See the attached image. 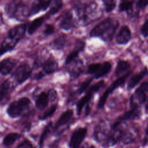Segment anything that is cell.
<instances>
[{
	"label": "cell",
	"mask_w": 148,
	"mask_h": 148,
	"mask_svg": "<svg viewBox=\"0 0 148 148\" xmlns=\"http://www.w3.org/2000/svg\"><path fill=\"white\" fill-rule=\"evenodd\" d=\"M60 27L64 30H69L74 27L73 16L70 11H66L64 13L60 21Z\"/></svg>",
	"instance_id": "10"
},
{
	"label": "cell",
	"mask_w": 148,
	"mask_h": 148,
	"mask_svg": "<svg viewBox=\"0 0 148 148\" xmlns=\"http://www.w3.org/2000/svg\"><path fill=\"white\" fill-rule=\"evenodd\" d=\"M146 134L147 135H148V124H147V127L146 128Z\"/></svg>",
	"instance_id": "42"
},
{
	"label": "cell",
	"mask_w": 148,
	"mask_h": 148,
	"mask_svg": "<svg viewBox=\"0 0 148 148\" xmlns=\"http://www.w3.org/2000/svg\"><path fill=\"white\" fill-rule=\"evenodd\" d=\"M31 101L27 97H23L12 102L8 107L6 112L12 118H17L21 115L23 112L28 108Z\"/></svg>",
	"instance_id": "3"
},
{
	"label": "cell",
	"mask_w": 148,
	"mask_h": 148,
	"mask_svg": "<svg viewBox=\"0 0 148 148\" xmlns=\"http://www.w3.org/2000/svg\"><path fill=\"white\" fill-rule=\"evenodd\" d=\"M147 73L148 70L147 68H145L142 71L132 76L128 82L127 89L131 90L147 74Z\"/></svg>",
	"instance_id": "12"
},
{
	"label": "cell",
	"mask_w": 148,
	"mask_h": 148,
	"mask_svg": "<svg viewBox=\"0 0 148 148\" xmlns=\"http://www.w3.org/2000/svg\"><path fill=\"white\" fill-rule=\"evenodd\" d=\"M131 73V71H130V72H127L124 75H123L121 77L116 79L114 82H113L110 85V86H109L108 87V88L104 91V92L101 96L100 99H99V102H98V108L101 109L104 106L108 96L116 88H117V87H120V86H121L122 84H123L125 82L126 79L129 77V76L130 75Z\"/></svg>",
	"instance_id": "4"
},
{
	"label": "cell",
	"mask_w": 148,
	"mask_h": 148,
	"mask_svg": "<svg viewBox=\"0 0 148 148\" xmlns=\"http://www.w3.org/2000/svg\"><path fill=\"white\" fill-rule=\"evenodd\" d=\"M49 101V94L46 92H41L39 95L35 102L36 108H38L39 110L43 109L48 105Z\"/></svg>",
	"instance_id": "15"
},
{
	"label": "cell",
	"mask_w": 148,
	"mask_h": 148,
	"mask_svg": "<svg viewBox=\"0 0 148 148\" xmlns=\"http://www.w3.org/2000/svg\"><path fill=\"white\" fill-rule=\"evenodd\" d=\"M139 116H140V110L139 109V108H136V107L131 108V109L130 110L124 113L123 115L120 116L117 119V120L112 125V128L113 130H116L122 121L135 119L138 118Z\"/></svg>",
	"instance_id": "7"
},
{
	"label": "cell",
	"mask_w": 148,
	"mask_h": 148,
	"mask_svg": "<svg viewBox=\"0 0 148 148\" xmlns=\"http://www.w3.org/2000/svg\"><path fill=\"white\" fill-rule=\"evenodd\" d=\"M57 108V105H52L46 112H45L42 115L40 116L39 117V119L41 120H46V119H48L49 117H51L54 113Z\"/></svg>",
	"instance_id": "26"
},
{
	"label": "cell",
	"mask_w": 148,
	"mask_h": 148,
	"mask_svg": "<svg viewBox=\"0 0 148 148\" xmlns=\"http://www.w3.org/2000/svg\"><path fill=\"white\" fill-rule=\"evenodd\" d=\"M131 34L128 27L124 25L122 27L117 35L116 40L119 45H124L127 43L131 39Z\"/></svg>",
	"instance_id": "9"
},
{
	"label": "cell",
	"mask_w": 148,
	"mask_h": 148,
	"mask_svg": "<svg viewBox=\"0 0 148 148\" xmlns=\"http://www.w3.org/2000/svg\"><path fill=\"white\" fill-rule=\"evenodd\" d=\"M112 65L109 62H105L102 64L101 65L98 71L95 74L94 77L95 79L100 78L106 74H108L111 70Z\"/></svg>",
	"instance_id": "18"
},
{
	"label": "cell",
	"mask_w": 148,
	"mask_h": 148,
	"mask_svg": "<svg viewBox=\"0 0 148 148\" xmlns=\"http://www.w3.org/2000/svg\"><path fill=\"white\" fill-rule=\"evenodd\" d=\"M45 20L44 17H40L34 20L28 25L27 28V32L28 34L32 35L33 34L37 29H38L40 25L43 24Z\"/></svg>",
	"instance_id": "16"
},
{
	"label": "cell",
	"mask_w": 148,
	"mask_h": 148,
	"mask_svg": "<svg viewBox=\"0 0 148 148\" xmlns=\"http://www.w3.org/2000/svg\"><path fill=\"white\" fill-rule=\"evenodd\" d=\"M54 31V28L53 25L51 24H47L43 31V34H45L46 35H50L53 34Z\"/></svg>",
	"instance_id": "35"
},
{
	"label": "cell",
	"mask_w": 148,
	"mask_h": 148,
	"mask_svg": "<svg viewBox=\"0 0 148 148\" xmlns=\"http://www.w3.org/2000/svg\"><path fill=\"white\" fill-rule=\"evenodd\" d=\"M130 68V64L126 61L120 60L118 62L115 69V75L119 76Z\"/></svg>",
	"instance_id": "20"
},
{
	"label": "cell",
	"mask_w": 148,
	"mask_h": 148,
	"mask_svg": "<svg viewBox=\"0 0 148 148\" xmlns=\"http://www.w3.org/2000/svg\"><path fill=\"white\" fill-rule=\"evenodd\" d=\"M145 109L147 111H148V99H147V103L146 104V106H145Z\"/></svg>",
	"instance_id": "41"
},
{
	"label": "cell",
	"mask_w": 148,
	"mask_h": 148,
	"mask_svg": "<svg viewBox=\"0 0 148 148\" xmlns=\"http://www.w3.org/2000/svg\"><path fill=\"white\" fill-rule=\"evenodd\" d=\"M66 42V38L65 36H60L56 39H55L51 43V46L53 49L55 50H61L62 49Z\"/></svg>",
	"instance_id": "19"
},
{
	"label": "cell",
	"mask_w": 148,
	"mask_h": 148,
	"mask_svg": "<svg viewBox=\"0 0 148 148\" xmlns=\"http://www.w3.org/2000/svg\"><path fill=\"white\" fill-rule=\"evenodd\" d=\"M101 64L95 63L90 65L87 69V73L88 74H95L98 71Z\"/></svg>",
	"instance_id": "31"
},
{
	"label": "cell",
	"mask_w": 148,
	"mask_h": 148,
	"mask_svg": "<svg viewBox=\"0 0 148 148\" xmlns=\"http://www.w3.org/2000/svg\"><path fill=\"white\" fill-rule=\"evenodd\" d=\"M80 51V50H79V49H76V50H73V51H72L71 53H70L66 58L65 64H68L71 63V62H72L76 58H77L78 57V55H79V53Z\"/></svg>",
	"instance_id": "29"
},
{
	"label": "cell",
	"mask_w": 148,
	"mask_h": 148,
	"mask_svg": "<svg viewBox=\"0 0 148 148\" xmlns=\"http://www.w3.org/2000/svg\"><path fill=\"white\" fill-rule=\"evenodd\" d=\"M73 114V112L72 110L68 109L64 112L57 120V122L55 124V129H57L62 125L66 124L71 119Z\"/></svg>",
	"instance_id": "14"
},
{
	"label": "cell",
	"mask_w": 148,
	"mask_h": 148,
	"mask_svg": "<svg viewBox=\"0 0 148 148\" xmlns=\"http://www.w3.org/2000/svg\"><path fill=\"white\" fill-rule=\"evenodd\" d=\"M92 78H88L87 80H86L84 82H83L80 85V86L78 88V93L79 94L83 93L86 90V88L88 87V86L90 85V84L92 82Z\"/></svg>",
	"instance_id": "30"
},
{
	"label": "cell",
	"mask_w": 148,
	"mask_h": 148,
	"mask_svg": "<svg viewBox=\"0 0 148 148\" xmlns=\"http://www.w3.org/2000/svg\"><path fill=\"white\" fill-rule=\"evenodd\" d=\"M17 60L11 58H7L0 61V74L7 75L9 74L17 64Z\"/></svg>",
	"instance_id": "8"
},
{
	"label": "cell",
	"mask_w": 148,
	"mask_h": 148,
	"mask_svg": "<svg viewBox=\"0 0 148 148\" xmlns=\"http://www.w3.org/2000/svg\"><path fill=\"white\" fill-rule=\"evenodd\" d=\"M140 33L142 35L146 38L148 36V19L144 23L140 29Z\"/></svg>",
	"instance_id": "34"
},
{
	"label": "cell",
	"mask_w": 148,
	"mask_h": 148,
	"mask_svg": "<svg viewBox=\"0 0 148 148\" xmlns=\"http://www.w3.org/2000/svg\"><path fill=\"white\" fill-rule=\"evenodd\" d=\"M93 94H92V92L87 91V94L78 101L76 105V112L78 115L80 114L82 110L84 105L92 98Z\"/></svg>",
	"instance_id": "17"
},
{
	"label": "cell",
	"mask_w": 148,
	"mask_h": 148,
	"mask_svg": "<svg viewBox=\"0 0 148 148\" xmlns=\"http://www.w3.org/2000/svg\"><path fill=\"white\" fill-rule=\"evenodd\" d=\"M105 5V9L107 12L112 11L116 7V2L113 1H103Z\"/></svg>",
	"instance_id": "32"
},
{
	"label": "cell",
	"mask_w": 148,
	"mask_h": 148,
	"mask_svg": "<svg viewBox=\"0 0 148 148\" xmlns=\"http://www.w3.org/2000/svg\"><path fill=\"white\" fill-rule=\"evenodd\" d=\"M104 81L103 80H101L99 82H98V83H97L96 84L92 85L91 87H90V89L88 90V91L92 92V94L95 93L96 92H97L101 87H102V86L104 84Z\"/></svg>",
	"instance_id": "33"
},
{
	"label": "cell",
	"mask_w": 148,
	"mask_h": 148,
	"mask_svg": "<svg viewBox=\"0 0 148 148\" xmlns=\"http://www.w3.org/2000/svg\"><path fill=\"white\" fill-rule=\"evenodd\" d=\"M86 128H79L76 129L71 135L69 142V148H78L84 139L87 134Z\"/></svg>",
	"instance_id": "6"
},
{
	"label": "cell",
	"mask_w": 148,
	"mask_h": 148,
	"mask_svg": "<svg viewBox=\"0 0 148 148\" xmlns=\"http://www.w3.org/2000/svg\"><path fill=\"white\" fill-rule=\"evenodd\" d=\"M89 148H95L94 146H91L90 147H89Z\"/></svg>",
	"instance_id": "43"
},
{
	"label": "cell",
	"mask_w": 148,
	"mask_h": 148,
	"mask_svg": "<svg viewBox=\"0 0 148 148\" xmlns=\"http://www.w3.org/2000/svg\"><path fill=\"white\" fill-rule=\"evenodd\" d=\"M148 5V1H138L136 2V6L139 9H144Z\"/></svg>",
	"instance_id": "38"
},
{
	"label": "cell",
	"mask_w": 148,
	"mask_h": 148,
	"mask_svg": "<svg viewBox=\"0 0 148 148\" xmlns=\"http://www.w3.org/2000/svg\"><path fill=\"white\" fill-rule=\"evenodd\" d=\"M50 1L47 0L38 1L34 2L31 9H29V16L35 14L40 10H46L50 6Z\"/></svg>",
	"instance_id": "11"
},
{
	"label": "cell",
	"mask_w": 148,
	"mask_h": 148,
	"mask_svg": "<svg viewBox=\"0 0 148 148\" xmlns=\"http://www.w3.org/2000/svg\"><path fill=\"white\" fill-rule=\"evenodd\" d=\"M45 75L43 73V72H38L36 76H35V79H36V80H39V79H42Z\"/></svg>",
	"instance_id": "40"
},
{
	"label": "cell",
	"mask_w": 148,
	"mask_h": 148,
	"mask_svg": "<svg viewBox=\"0 0 148 148\" xmlns=\"http://www.w3.org/2000/svg\"><path fill=\"white\" fill-rule=\"evenodd\" d=\"M133 1H122L119 3V10L121 12H127L131 10L132 8L133 5Z\"/></svg>",
	"instance_id": "27"
},
{
	"label": "cell",
	"mask_w": 148,
	"mask_h": 148,
	"mask_svg": "<svg viewBox=\"0 0 148 148\" xmlns=\"http://www.w3.org/2000/svg\"><path fill=\"white\" fill-rule=\"evenodd\" d=\"M17 148H34L31 143L27 140H24V142H23L22 143H21Z\"/></svg>",
	"instance_id": "37"
},
{
	"label": "cell",
	"mask_w": 148,
	"mask_h": 148,
	"mask_svg": "<svg viewBox=\"0 0 148 148\" xmlns=\"http://www.w3.org/2000/svg\"><path fill=\"white\" fill-rule=\"evenodd\" d=\"M10 88V82L9 80H5L0 86V102L6 96Z\"/></svg>",
	"instance_id": "23"
},
{
	"label": "cell",
	"mask_w": 148,
	"mask_h": 148,
	"mask_svg": "<svg viewBox=\"0 0 148 148\" xmlns=\"http://www.w3.org/2000/svg\"><path fill=\"white\" fill-rule=\"evenodd\" d=\"M26 27V24H20L9 30L8 36L0 46V56L14 49L16 44L23 38Z\"/></svg>",
	"instance_id": "2"
},
{
	"label": "cell",
	"mask_w": 148,
	"mask_h": 148,
	"mask_svg": "<svg viewBox=\"0 0 148 148\" xmlns=\"http://www.w3.org/2000/svg\"><path fill=\"white\" fill-rule=\"evenodd\" d=\"M62 6V2L61 1H55L53 2L51 7L50 9L49 13L51 15H53L57 13Z\"/></svg>",
	"instance_id": "28"
},
{
	"label": "cell",
	"mask_w": 148,
	"mask_h": 148,
	"mask_svg": "<svg viewBox=\"0 0 148 148\" xmlns=\"http://www.w3.org/2000/svg\"><path fill=\"white\" fill-rule=\"evenodd\" d=\"M49 94V99H50L51 101H54L56 98H57V92L54 90H50Z\"/></svg>",
	"instance_id": "39"
},
{
	"label": "cell",
	"mask_w": 148,
	"mask_h": 148,
	"mask_svg": "<svg viewBox=\"0 0 148 148\" xmlns=\"http://www.w3.org/2000/svg\"><path fill=\"white\" fill-rule=\"evenodd\" d=\"M119 25L116 20L106 18L95 26L90 31V35L92 37L101 36L105 41L110 40Z\"/></svg>",
	"instance_id": "1"
},
{
	"label": "cell",
	"mask_w": 148,
	"mask_h": 148,
	"mask_svg": "<svg viewBox=\"0 0 148 148\" xmlns=\"http://www.w3.org/2000/svg\"><path fill=\"white\" fill-rule=\"evenodd\" d=\"M32 69L28 64L20 65L14 72L13 76L18 84H22L31 75Z\"/></svg>",
	"instance_id": "5"
},
{
	"label": "cell",
	"mask_w": 148,
	"mask_h": 148,
	"mask_svg": "<svg viewBox=\"0 0 148 148\" xmlns=\"http://www.w3.org/2000/svg\"><path fill=\"white\" fill-rule=\"evenodd\" d=\"M52 128V123L51 122H50L45 128L42 135H41V136L40 138V139H39V146L40 147H41L43 145V143L45 142V140L46 139V138H47V135H49V134L50 132L51 131V130Z\"/></svg>",
	"instance_id": "25"
},
{
	"label": "cell",
	"mask_w": 148,
	"mask_h": 148,
	"mask_svg": "<svg viewBox=\"0 0 148 148\" xmlns=\"http://www.w3.org/2000/svg\"><path fill=\"white\" fill-rule=\"evenodd\" d=\"M20 137V135L17 133H10L7 135L3 139V143L6 146H10L13 144Z\"/></svg>",
	"instance_id": "22"
},
{
	"label": "cell",
	"mask_w": 148,
	"mask_h": 148,
	"mask_svg": "<svg viewBox=\"0 0 148 148\" xmlns=\"http://www.w3.org/2000/svg\"><path fill=\"white\" fill-rule=\"evenodd\" d=\"M83 71V62L82 61H79L77 65H75L71 69L69 73L71 78L75 79Z\"/></svg>",
	"instance_id": "21"
},
{
	"label": "cell",
	"mask_w": 148,
	"mask_h": 148,
	"mask_svg": "<svg viewBox=\"0 0 148 148\" xmlns=\"http://www.w3.org/2000/svg\"><path fill=\"white\" fill-rule=\"evenodd\" d=\"M106 136V132L105 128L101 125H98L96 127L94 131V138L97 140L100 141L103 139V137Z\"/></svg>",
	"instance_id": "24"
},
{
	"label": "cell",
	"mask_w": 148,
	"mask_h": 148,
	"mask_svg": "<svg viewBox=\"0 0 148 148\" xmlns=\"http://www.w3.org/2000/svg\"><path fill=\"white\" fill-rule=\"evenodd\" d=\"M43 73L45 75H49L53 73L58 69V63L54 60L48 59L42 65Z\"/></svg>",
	"instance_id": "13"
},
{
	"label": "cell",
	"mask_w": 148,
	"mask_h": 148,
	"mask_svg": "<svg viewBox=\"0 0 148 148\" xmlns=\"http://www.w3.org/2000/svg\"><path fill=\"white\" fill-rule=\"evenodd\" d=\"M136 91L143 92L145 93H146L148 92V82H145L142 83L139 87L136 90Z\"/></svg>",
	"instance_id": "36"
}]
</instances>
